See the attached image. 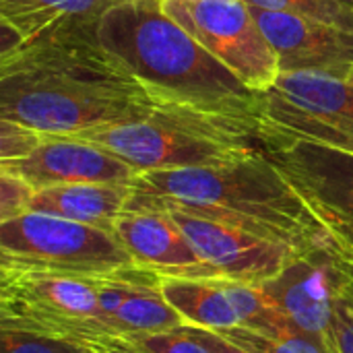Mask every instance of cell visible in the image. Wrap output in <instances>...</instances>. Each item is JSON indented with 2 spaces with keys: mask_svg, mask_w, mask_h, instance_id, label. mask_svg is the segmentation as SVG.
<instances>
[{
  "mask_svg": "<svg viewBox=\"0 0 353 353\" xmlns=\"http://www.w3.org/2000/svg\"><path fill=\"white\" fill-rule=\"evenodd\" d=\"M108 275L0 269V327L50 335L91 352L101 350L118 339L103 304Z\"/></svg>",
  "mask_w": 353,
  "mask_h": 353,
  "instance_id": "5b68a950",
  "label": "cell"
},
{
  "mask_svg": "<svg viewBox=\"0 0 353 353\" xmlns=\"http://www.w3.org/2000/svg\"><path fill=\"white\" fill-rule=\"evenodd\" d=\"M184 327H186V331H188L194 339H199V341H201L211 353H250L246 352L244 347L232 343L228 337H223L221 333H217V331H213V329L194 327V325H184Z\"/></svg>",
  "mask_w": 353,
  "mask_h": 353,
  "instance_id": "484cf974",
  "label": "cell"
},
{
  "mask_svg": "<svg viewBox=\"0 0 353 353\" xmlns=\"http://www.w3.org/2000/svg\"><path fill=\"white\" fill-rule=\"evenodd\" d=\"M128 265L114 232L35 211L0 223V269L97 277Z\"/></svg>",
  "mask_w": 353,
  "mask_h": 353,
  "instance_id": "8992f818",
  "label": "cell"
},
{
  "mask_svg": "<svg viewBox=\"0 0 353 353\" xmlns=\"http://www.w3.org/2000/svg\"><path fill=\"white\" fill-rule=\"evenodd\" d=\"M132 192V182L52 186L37 190L31 211L114 232V223L126 211Z\"/></svg>",
  "mask_w": 353,
  "mask_h": 353,
  "instance_id": "2e32d148",
  "label": "cell"
},
{
  "mask_svg": "<svg viewBox=\"0 0 353 353\" xmlns=\"http://www.w3.org/2000/svg\"><path fill=\"white\" fill-rule=\"evenodd\" d=\"M325 343L331 353H353V265L345 259Z\"/></svg>",
  "mask_w": 353,
  "mask_h": 353,
  "instance_id": "44dd1931",
  "label": "cell"
},
{
  "mask_svg": "<svg viewBox=\"0 0 353 353\" xmlns=\"http://www.w3.org/2000/svg\"><path fill=\"white\" fill-rule=\"evenodd\" d=\"M244 2L252 8L304 14L353 31V10L335 0H244Z\"/></svg>",
  "mask_w": 353,
  "mask_h": 353,
  "instance_id": "7402d4cb",
  "label": "cell"
},
{
  "mask_svg": "<svg viewBox=\"0 0 353 353\" xmlns=\"http://www.w3.org/2000/svg\"><path fill=\"white\" fill-rule=\"evenodd\" d=\"M72 139L103 147L126 161L137 176L219 165L265 151L256 116L180 103H161L141 120L95 128Z\"/></svg>",
  "mask_w": 353,
  "mask_h": 353,
  "instance_id": "277c9868",
  "label": "cell"
},
{
  "mask_svg": "<svg viewBox=\"0 0 353 353\" xmlns=\"http://www.w3.org/2000/svg\"><path fill=\"white\" fill-rule=\"evenodd\" d=\"M0 339L2 353H91V350L79 343L23 329L0 327Z\"/></svg>",
  "mask_w": 353,
  "mask_h": 353,
  "instance_id": "603a6c76",
  "label": "cell"
},
{
  "mask_svg": "<svg viewBox=\"0 0 353 353\" xmlns=\"http://www.w3.org/2000/svg\"><path fill=\"white\" fill-rule=\"evenodd\" d=\"M250 353H331L325 339L298 329L281 312L263 327H234L217 331Z\"/></svg>",
  "mask_w": 353,
  "mask_h": 353,
  "instance_id": "d6986e66",
  "label": "cell"
},
{
  "mask_svg": "<svg viewBox=\"0 0 353 353\" xmlns=\"http://www.w3.org/2000/svg\"><path fill=\"white\" fill-rule=\"evenodd\" d=\"M114 234L137 265L159 277H217L168 211L126 209Z\"/></svg>",
  "mask_w": 353,
  "mask_h": 353,
  "instance_id": "5bb4252c",
  "label": "cell"
},
{
  "mask_svg": "<svg viewBox=\"0 0 353 353\" xmlns=\"http://www.w3.org/2000/svg\"><path fill=\"white\" fill-rule=\"evenodd\" d=\"M118 339L141 333H159L184 325V319L174 310L161 292V279L134 288L114 316ZM116 339V341H118Z\"/></svg>",
  "mask_w": 353,
  "mask_h": 353,
  "instance_id": "ac0fdd59",
  "label": "cell"
},
{
  "mask_svg": "<svg viewBox=\"0 0 353 353\" xmlns=\"http://www.w3.org/2000/svg\"><path fill=\"white\" fill-rule=\"evenodd\" d=\"M103 352L116 353H211L199 339H194L186 327H176L159 333H141L126 339L112 341L101 347ZM97 352V350H93Z\"/></svg>",
  "mask_w": 353,
  "mask_h": 353,
  "instance_id": "ffe728a7",
  "label": "cell"
},
{
  "mask_svg": "<svg viewBox=\"0 0 353 353\" xmlns=\"http://www.w3.org/2000/svg\"><path fill=\"white\" fill-rule=\"evenodd\" d=\"M126 209L180 211L300 250L337 248L308 201L265 153L207 168L147 172Z\"/></svg>",
  "mask_w": 353,
  "mask_h": 353,
  "instance_id": "7a4b0ae2",
  "label": "cell"
},
{
  "mask_svg": "<svg viewBox=\"0 0 353 353\" xmlns=\"http://www.w3.org/2000/svg\"><path fill=\"white\" fill-rule=\"evenodd\" d=\"M168 213L182 228L199 256L221 279L261 285L279 275L294 259L310 252L188 213Z\"/></svg>",
  "mask_w": 353,
  "mask_h": 353,
  "instance_id": "30bf717a",
  "label": "cell"
},
{
  "mask_svg": "<svg viewBox=\"0 0 353 353\" xmlns=\"http://www.w3.org/2000/svg\"><path fill=\"white\" fill-rule=\"evenodd\" d=\"M161 103L95 29H68L0 56V118L50 137L141 120Z\"/></svg>",
  "mask_w": 353,
  "mask_h": 353,
  "instance_id": "6da1fadb",
  "label": "cell"
},
{
  "mask_svg": "<svg viewBox=\"0 0 353 353\" xmlns=\"http://www.w3.org/2000/svg\"><path fill=\"white\" fill-rule=\"evenodd\" d=\"M95 35L163 103L256 116L259 93L182 27L163 0L112 8L99 19Z\"/></svg>",
  "mask_w": 353,
  "mask_h": 353,
  "instance_id": "3957f363",
  "label": "cell"
},
{
  "mask_svg": "<svg viewBox=\"0 0 353 353\" xmlns=\"http://www.w3.org/2000/svg\"><path fill=\"white\" fill-rule=\"evenodd\" d=\"M335 2H339V4H343V6H347V8L353 10V0H335Z\"/></svg>",
  "mask_w": 353,
  "mask_h": 353,
  "instance_id": "4316f807",
  "label": "cell"
},
{
  "mask_svg": "<svg viewBox=\"0 0 353 353\" xmlns=\"http://www.w3.org/2000/svg\"><path fill=\"white\" fill-rule=\"evenodd\" d=\"M43 139L46 134L35 128L0 118V163L17 161L31 155L43 143Z\"/></svg>",
  "mask_w": 353,
  "mask_h": 353,
  "instance_id": "cb8c5ba5",
  "label": "cell"
},
{
  "mask_svg": "<svg viewBox=\"0 0 353 353\" xmlns=\"http://www.w3.org/2000/svg\"><path fill=\"white\" fill-rule=\"evenodd\" d=\"M263 141H310L353 151V81L319 72H281L259 93Z\"/></svg>",
  "mask_w": 353,
  "mask_h": 353,
  "instance_id": "52a82bcc",
  "label": "cell"
},
{
  "mask_svg": "<svg viewBox=\"0 0 353 353\" xmlns=\"http://www.w3.org/2000/svg\"><path fill=\"white\" fill-rule=\"evenodd\" d=\"M91 353H116V352H103V350H97V352H91Z\"/></svg>",
  "mask_w": 353,
  "mask_h": 353,
  "instance_id": "83f0119b",
  "label": "cell"
},
{
  "mask_svg": "<svg viewBox=\"0 0 353 353\" xmlns=\"http://www.w3.org/2000/svg\"><path fill=\"white\" fill-rule=\"evenodd\" d=\"M343 259L337 248H319L294 259L279 275L261 283L279 312L298 329L325 339L333 316Z\"/></svg>",
  "mask_w": 353,
  "mask_h": 353,
  "instance_id": "7c38bea8",
  "label": "cell"
},
{
  "mask_svg": "<svg viewBox=\"0 0 353 353\" xmlns=\"http://www.w3.org/2000/svg\"><path fill=\"white\" fill-rule=\"evenodd\" d=\"M0 170L27 180L35 190L91 184V182H132L137 172L99 145L72 137H50L27 157L0 163Z\"/></svg>",
  "mask_w": 353,
  "mask_h": 353,
  "instance_id": "4fadbf2b",
  "label": "cell"
},
{
  "mask_svg": "<svg viewBox=\"0 0 353 353\" xmlns=\"http://www.w3.org/2000/svg\"><path fill=\"white\" fill-rule=\"evenodd\" d=\"M128 2L145 0H0V56L68 29H95Z\"/></svg>",
  "mask_w": 353,
  "mask_h": 353,
  "instance_id": "9a60e30c",
  "label": "cell"
},
{
  "mask_svg": "<svg viewBox=\"0 0 353 353\" xmlns=\"http://www.w3.org/2000/svg\"><path fill=\"white\" fill-rule=\"evenodd\" d=\"M161 292L184 325L213 331L240 327V316L221 277H161Z\"/></svg>",
  "mask_w": 353,
  "mask_h": 353,
  "instance_id": "e0dca14e",
  "label": "cell"
},
{
  "mask_svg": "<svg viewBox=\"0 0 353 353\" xmlns=\"http://www.w3.org/2000/svg\"><path fill=\"white\" fill-rule=\"evenodd\" d=\"M265 153L285 172L353 265V151L310 141L267 143Z\"/></svg>",
  "mask_w": 353,
  "mask_h": 353,
  "instance_id": "9c48e42d",
  "label": "cell"
},
{
  "mask_svg": "<svg viewBox=\"0 0 353 353\" xmlns=\"http://www.w3.org/2000/svg\"><path fill=\"white\" fill-rule=\"evenodd\" d=\"M37 190L17 174L0 170V223L31 211Z\"/></svg>",
  "mask_w": 353,
  "mask_h": 353,
  "instance_id": "d4e9b609",
  "label": "cell"
},
{
  "mask_svg": "<svg viewBox=\"0 0 353 353\" xmlns=\"http://www.w3.org/2000/svg\"><path fill=\"white\" fill-rule=\"evenodd\" d=\"M163 8L250 91L269 89L281 74L275 50L244 0H163Z\"/></svg>",
  "mask_w": 353,
  "mask_h": 353,
  "instance_id": "ba28073f",
  "label": "cell"
},
{
  "mask_svg": "<svg viewBox=\"0 0 353 353\" xmlns=\"http://www.w3.org/2000/svg\"><path fill=\"white\" fill-rule=\"evenodd\" d=\"M252 12L275 50L281 72H319L353 81L352 29L294 12Z\"/></svg>",
  "mask_w": 353,
  "mask_h": 353,
  "instance_id": "8fae6325",
  "label": "cell"
}]
</instances>
